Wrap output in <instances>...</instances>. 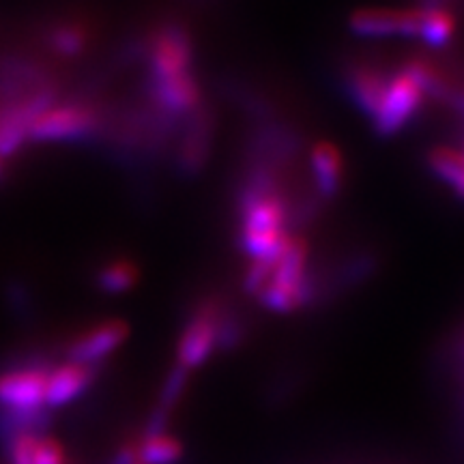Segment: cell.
Returning <instances> with one entry per match:
<instances>
[{
  "mask_svg": "<svg viewBox=\"0 0 464 464\" xmlns=\"http://www.w3.org/2000/svg\"><path fill=\"white\" fill-rule=\"evenodd\" d=\"M241 213V247L252 260L277 263L290 235L288 202L277 194L247 202L239 207Z\"/></svg>",
  "mask_w": 464,
  "mask_h": 464,
  "instance_id": "1",
  "label": "cell"
},
{
  "mask_svg": "<svg viewBox=\"0 0 464 464\" xmlns=\"http://www.w3.org/2000/svg\"><path fill=\"white\" fill-rule=\"evenodd\" d=\"M102 130V116L89 103H54L34 119L33 142L86 140Z\"/></svg>",
  "mask_w": 464,
  "mask_h": 464,
  "instance_id": "2",
  "label": "cell"
},
{
  "mask_svg": "<svg viewBox=\"0 0 464 464\" xmlns=\"http://www.w3.org/2000/svg\"><path fill=\"white\" fill-rule=\"evenodd\" d=\"M218 299H205L196 307L189 323L185 324L177 346V365L183 370L200 368L218 348V321L222 314Z\"/></svg>",
  "mask_w": 464,
  "mask_h": 464,
  "instance_id": "3",
  "label": "cell"
},
{
  "mask_svg": "<svg viewBox=\"0 0 464 464\" xmlns=\"http://www.w3.org/2000/svg\"><path fill=\"white\" fill-rule=\"evenodd\" d=\"M421 102L423 92L409 75L404 72L392 75L381 106L372 116L376 136L392 138L402 131L406 123L417 114V110L421 108Z\"/></svg>",
  "mask_w": 464,
  "mask_h": 464,
  "instance_id": "4",
  "label": "cell"
},
{
  "mask_svg": "<svg viewBox=\"0 0 464 464\" xmlns=\"http://www.w3.org/2000/svg\"><path fill=\"white\" fill-rule=\"evenodd\" d=\"M149 82H164L191 73L194 48L181 26H164L149 45Z\"/></svg>",
  "mask_w": 464,
  "mask_h": 464,
  "instance_id": "5",
  "label": "cell"
},
{
  "mask_svg": "<svg viewBox=\"0 0 464 464\" xmlns=\"http://www.w3.org/2000/svg\"><path fill=\"white\" fill-rule=\"evenodd\" d=\"M50 368L42 363L20 365L0 374V409L39 411L45 406Z\"/></svg>",
  "mask_w": 464,
  "mask_h": 464,
  "instance_id": "6",
  "label": "cell"
},
{
  "mask_svg": "<svg viewBox=\"0 0 464 464\" xmlns=\"http://www.w3.org/2000/svg\"><path fill=\"white\" fill-rule=\"evenodd\" d=\"M127 335H130V324L125 321H106L95 324L72 342L67 351L69 362L84 365L100 363L123 344Z\"/></svg>",
  "mask_w": 464,
  "mask_h": 464,
  "instance_id": "7",
  "label": "cell"
},
{
  "mask_svg": "<svg viewBox=\"0 0 464 464\" xmlns=\"http://www.w3.org/2000/svg\"><path fill=\"white\" fill-rule=\"evenodd\" d=\"M149 97L155 110L172 121L194 114L202 108V89L191 73L164 82H149Z\"/></svg>",
  "mask_w": 464,
  "mask_h": 464,
  "instance_id": "8",
  "label": "cell"
},
{
  "mask_svg": "<svg viewBox=\"0 0 464 464\" xmlns=\"http://www.w3.org/2000/svg\"><path fill=\"white\" fill-rule=\"evenodd\" d=\"M97 370L95 365L84 363H61L50 368L48 385H45V406L48 409H61V406L72 404L95 382Z\"/></svg>",
  "mask_w": 464,
  "mask_h": 464,
  "instance_id": "9",
  "label": "cell"
},
{
  "mask_svg": "<svg viewBox=\"0 0 464 464\" xmlns=\"http://www.w3.org/2000/svg\"><path fill=\"white\" fill-rule=\"evenodd\" d=\"M348 26L362 37H393V34L415 37L417 14L415 9H359L351 15Z\"/></svg>",
  "mask_w": 464,
  "mask_h": 464,
  "instance_id": "10",
  "label": "cell"
},
{
  "mask_svg": "<svg viewBox=\"0 0 464 464\" xmlns=\"http://www.w3.org/2000/svg\"><path fill=\"white\" fill-rule=\"evenodd\" d=\"M344 82L348 97L355 102V106L363 114L372 119L381 106L387 84H390V75H385V72L379 67L362 63V65H353L351 69H346Z\"/></svg>",
  "mask_w": 464,
  "mask_h": 464,
  "instance_id": "11",
  "label": "cell"
},
{
  "mask_svg": "<svg viewBox=\"0 0 464 464\" xmlns=\"http://www.w3.org/2000/svg\"><path fill=\"white\" fill-rule=\"evenodd\" d=\"M208 147H211V119L205 108H198L194 114H189L188 127L179 144V170L185 174L200 172L207 164Z\"/></svg>",
  "mask_w": 464,
  "mask_h": 464,
  "instance_id": "12",
  "label": "cell"
},
{
  "mask_svg": "<svg viewBox=\"0 0 464 464\" xmlns=\"http://www.w3.org/2000/svg\"><path fill=\"white\" fill-rule=\"evenodd\" d=\"M312 177L323 198H334L344 181V158L332 142H316L310 153Z\"/></svg>",
  "mask_w": 464,
  "mask_h": 464,
  "instance_id": "13",
  "label": "cell"
},
{
  "mask_svg": "<svg viewBox=\"0 0 464 464\" xmlns=\"http://www.w3.org/2000/svg\"><path fill=\"white\" fill-rule=\"evenodd\" d=\"M52 426L50 409L39 411H11L0 409V443L7 450V445L20 434H37L45 437Z\"/></svg>",
  "mask_w": 464,
  "mask_h": 464,
  "instance_id": "14",
  "label": "cell"
},
{
  "mask_svg": "<svg viewBox=\"0 0 464 464\" xmlns=\"http://www.w3.org/2000/svg\"><path fill=\"white\" fill-rule=\"evenodd\" d=\"M415 37H420L423 44L430 45V48H443L451 42L456 31V20L448 9L439 7V5H426V7L415 9Z\"/></svg>",
  "mask_w": 464,
  "mask_h": 464,
  "instance_id": "15",
  "label": "cell"
},
{
  "mask_svg": "<svg viewBox=\"0 0 464 464\" xmlns=\"http://www.w3.org/2000/svg\"><path fill=\"white\" fill-rule=\"evenodd\" d=\"M138 277H140V269L133 260L116 258L97 271V286L108 295H119L136 286Z\"/></svg>",
  "mask_w": 464,
  "mask_h": 464,
  "instance_id": "16",
  "label": "cell"
},
{
  "mask_svg": "<svg viewBox=\"0 0 464 464\" xmlns=\"http://www.w3.org/2000/svg\"><path fill=\"white\" fill-rule=\"evenodd\" d=\"M428 166L443 183H450L454 191L460 188L464 181V153L454 147H440L430 149L428 153Z\"/></svg>",
  "mask_w": 464,
  "mask_h": 464,
  "instance_id": "17",
  "label": "cell"
},
{
  "mask_svg": "<svg viewBox=\"0 0 464 464\" xmlns=\"http://www.w3.org/2000/svg\"><path fill=\"white\" fill-rule=\"evenodd\" d=\"M138 451L142 464H177L183 456V445L170 434H158V437H142Z\"/></svg>",
  "mask_w": 464,
  "mask_h": 464,
  "instance_id": "18",
  "label": "cell"
},
{
  "mask_svg": "<svg viewBox=\"0 0 464 464\" xmlns=\"http://www.w3.org/2000/svg\"><path fill=\"white\" fill-rule=\"evenodd\" d=\"M50 48L54 50V54L73 58L82 54L86 44H89V33L82 24H75V22H65V24H56L48 34Z\"/></svg>",
  "mask_w": 464,
  "mask_h": 464,
  "instance_id": "19",
  "label": "cell"
},
{
  "mask_svg": "<svg viewBox=\"0 0 464 464\" xmlns=\"http://www.w3.org/2000/svg\"><path fill=\"white\" fill-rule=\"evenodd\" d=\"M188 379H189L188 370H183L181 365H174L172 372L168 374L164 387H161V398H160L158 409L170 413V411L174 409V404L179 402V398L183 396L185 387H188Z\"/></svg>",
  "mask_w": 464,
  "mask_h": 464,
  "instance_id": "20",
  "label": "cell"
},
{
  "mask_svg": "<svg viewBox=\"0 0 464 464\" xmlns=\"http://www.w3.org/2000/svg\"><path fill=\"white\" fill-rule=\"evenodd\" d=\"M42 437L37 434H20L7 445V454L11 464H34V450L37 440Z\"/></svg>",
  "mask_w": 464,
  "mask_h": 464,
  "instance_id": "21",
  "label": "cell"
},
{
  "mask_svg": "<svg viewBox=\"0 0 464 464\" xmlns=\"http://www.w3.org/2000/svg\"><path fill=\"white\" fill-rule=\"evenodd\" d=\"M34 464H67L65 460V450L58 443L56 439H52L45 434L37 440V450H34Z\"/></svg>",
  "mask_w": 464,
  "mask_h": 464,
  "instance_id": "22",
  "label": "cell"
},
{
  "mask_svg": "<svg viewBox=\"0 0 464 464\" xmlns=\"http://www.w3.org/2000/svg\"><path fill=\"white\" fill-rule=\"evenodd\" d=\"M140 462V451H138V440H127L121 445L112 456L110 464H138Z\"/></svg>",
  "mask_w": 464,
  "mask_h": 464,
  "instance_id": "23",
  "label": "cell"
},
{
  "mask_svg": "<svg viewBox=\"0 0 464 464\" xmlns=\"http://www.w3.org/2000/svg\"><path fill=\"white\" fill-rule=\"evenodd\" d=\"M5 177H7V161L0 160V181H5Z\"/></svg>",
  "mask_w": 464,
  "mask_h": 464,
  "instance_id": "24",
  "label": "cell"
},
{
  "mask_svg": "<svg viewBox=\"0 0 464 464\" xmlns=\"http://www.w3.org/2000/svg\"><path fill=\"white\" fill-rule=\"evenodd\" d=\"M138 464H142V462H138Z\"/></svg>",
  "mask_w": 464,
  "mask_h": 464,
  "instance_id": "25",
  "label": "cell"
},
{
  "mask_svg": "<svg viewBox=\"0 0 464 464\" xmlns=\"http://www.w3.org/2000/svg\"><path fill=\"white\" fill-rule=\"evenodd\" d=\"M462 153H464V150H462Z\"/></svg>",
  "mask_w": 464,
  "mask_h": 464,
  "instance_id": "26",
  "label": "cell"
}]
</instances>
